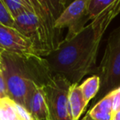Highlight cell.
<instances>
[{
	"label": "cell",
	"instance_id": "obj_2",
	"mask_svg": "<svg viewBox=\"0 0 120 120\" xmlns=\"http://www.w3.org/2000/svg\"><path fill=\"white\" fill-rule=\"evenodd\" d=\"M0 53L8 98L24 108L30 92L47 85L53 75L46 59L37 54Z\"/></svg>",
	"mask_w": 120,
	"mask_h": 120
},
{
	"label": "cell",
	"instance_id": "obj_12",
	"mask_svg": "<svg viewBox=\"0 0 120 120\" xmlns=\"http://www.w3.org/2000/svg\"><path fill=\"white\" fill-rule=\"evenodd\" d=\"M4 2L13 19L23 12L32 10L31 0H4Z\"/></svg>",
	"mask_w": 120,
	"mask_h": 120
},
{
	"label": "cell",
	"instance_id": "obj_10",
	"mask_svg": "<svg viewBox=\"0 0 120 120\" xmlns=\"http://www.w3.org/2000/svg\"><path fill=\"white\" fill-rule=\"evenodd\" d=\"M113 90L94 105L87 113L95 120H112L113 113Z\"/></svg>",
	"mask_w": 120,
	"mask_h": 120
},
{
	"label": "cell",
	"instance_id": "obj_14",
	"mask_svg": "<svg viewBox=\"0 0 120 120\" xmlns=\"http://www.w3.org/2000/svg\"><path fill=\"white\" fill-rule=\"evenodd\" d=\"M0 24L9 27L14 26V19L6 8L4 0H0Z\"/></svg>",
	"mask_w": 120,
	"mask_h": 120
},
{
	"label": "cell",
	"instance_id": "obj_8",
	"mask_svg": "<svg viewBox=\"0 0 120 120\" xmlns=\"http://www.w3.org/2000/svg\"><path fill=\"white\" fill-rule=\"evenodd\" d=\"M24 109L28 112L32 119H49V112L44 87L36 86L30 92Z\"/></svg>",
	"mask_w": 120,
	"mask_h": 120
},
{
	"label": "cell",
	"instance_id": "obj_3",
	"mask_svg": "<svg viewBox=\"0 0 120 120\" xmlns=\"http://www.w3.org/2000/svg\"><path fill=\"white\" fill-rule=\"evenodd\" d=\"M95 72L100 77V88L94 103L120 87V26L110 33L101 62Z\"/></svg>",
	"mask_w": 120,
	"mask_h": 120
},
{
	"label": "cell",
	"instance_id": "obj_9",
	"mask_svg": "<svg viewBox=\"0 0 120 120\" xmlns=\"http://www.w3.org/2000/svg\"><path fill=\"white\" fill-rule=\"evenodd\" d=\"M69 111L72 120H78L88 104L86 102L79 84L72 85L68 95Z\"/></svg>",
	"mask_w": 120,
	"mask_h": 120
},
{
	"label": "cell",
	"instance_id": "obj_5",
	"mask_svg": "<svg viewBox=\"0 0 120 120\" xmlns=\"http://www.w3.org/2000/svg\"><path fill=\"white\" fill-rule=\"evenodd\" d=\"M13 28L32 42L37 55L45 58L53 51L43 22L34 12L33 8L16 17Z\"/></svg>",
	"mask_w": 120,
	"mask_h": 120
},
{
	"label": "cell",
	"instance_id": "obj_18",
	"mask_svg": "<svg viewBox=\"0 0 120 120\" xmlns=\"http://www.w3.org/2000/svg\"><path fill=\"white\" fill-rule=\"evenodd\" d=\"M82 120H95V119H94V118H92L91 117H90V115L88 114V113H86V116L84 117V118H82Z\"/></svg>",
	"mask_w": 120,
	"mask_h": 120
},
{
	"label": "cell",
	"instance_id": "obj_17",
	"mask_svg": "<svg viewBox=\"0 0 120 120\" xmlns=\"http://www.w3.org/2000/svg\"><path fill=\"white\" fill-rule=\"evenodd\" d=\"M112 120H120V111H118L116 113H113Z\"/></svg>",
	"mask_w": 120,
	"mask_h": 120
},
{
	"label": "cell",
	"instance_id": "obj_16",
	"mask_svg": "<svg viewBox=\"0 0 120 120\" xmlns=\"http://www.w3.org/2000/svg\"><path fill=\"white\" fill-rule=\"evenodd\" d=\"M113 113L120 111V87L113 90Z\"/></svg>",
	"mask_w": 120,
	"mask_h": 120
},
{
	"label": "cell",
	"instance_id": "obj_7",
	"mask_svg": "<svg viewBox=\"0 0 120 120\" xmlns=\"http://www.w3.org/2000/svg\"><path fill=\"white\" fill-rule=\"evenodd\" d=\"M0 51L17 54H36L32 42L13 27L0 24Z\"/></svg>",
	"mask_w": 120,
	"mask_h": 120
},
{
	"label": "cell",
	"instance_id": "obj_6",
	"mask_svg": "<svg viewBox=\"0 0 120 120\" xmlns=\"http://www.w3.org/2000/svg\"><path fill=\"white\" fill-rule=\"evenodd\" d=\"M88 0H77L71 3L60 14L55 22V28L60 30L65 27L68 29L65 40L75 37L84 27L88 20Z\"/></svg>",
	"mask_w": 120,
	"mask_h": 120
},
{
	"label": "cell",
	"instance_id": "obj_19",
	"mask_svg": "<svg viewBox=\"0 0 120 120\" xmlns=\"http://www.w3.org/2000/svg\"><path fill=\"white\" fill-rule=\"evenodd\" d=\"M4 69V65H3V61H2V56L0 53V71H3Z\"/></svg>",
	"mask_w": 120,
	"mask_h": 120
},
{
	"label": "cell",
	"instance_id": "obj_20",
	"mask_svg": "<svg viewBox=\"0 0 120 120\" xmlns=\"http://www.w3.org/2000/svg\"><path fill=\"white\" fill-rule=\"evenodd\" d=\"M32 120H35V119H32ZM43 120H49V119H43Z\"/></svg>",
	"mask_w": 120,
	"mask_h": 120
},
{
	"label": "cell",
	"instance_id": "obj_1",
	"mask_svg": "<svg viewBox=\"0 0 120 120\" xmlns=\"http://www.w3.org/2000/svg\"><path fill=\"white\" fill-rule=\"evenodd\" d=\"M120 12V0L86 26L75 37L63 40L58 48L45 57L53 75H60L78 84L86 75L95 72L102 36L113 19Z\"/></svg>",
	"mask_w": 120,
	"mask_h": 120
},
{
	"label": "cell",
	"instance_id": "obj_11",
	"mask_svg": "<svg viewBox=\"0 0 120 120\" xmlns=\"http://www.w3.org/2000/svg\"><path fill=\"white\" fill-rule=\"evenodd\" d=\"M81 90L84 96L86 102L89 104V102L92 99L95 98L98 95L100 88V80L97 75H93L90 77L86 79L80 85Z\"/></svg>",
	"mask_w": 120,
	"mask_h": 120
},
{
	"label": "cell",
	"instance_id": "obj_13",
	"mask_svg": "<svg viewBox=\"0 0 120 120\" xmlns=\"http://www.w3.org/2000/svg\"><path fill=\"white\" fill-rule=\"evenodd\" d=\"M115 0H88L87 14L90 20H94L109 8Z\"/></svg>",
	"mask_w": 120,
	"mask_h": 120
},
{
	"label": "cell",
	"instance_id": "obj_4",
	"mask_svg": "<svg viewBox=\"0 0 120 120\" xmlns=\"http://www.w3.org/2000/svg\"><path fill=\"white\" fill-rule=\"evenodd\" d=\"M72 83L60 75H53L44 86L49 120H72L69 111L68 95Z\"/></svg>",
	"mask_w": 120,
	"mask_h": 120
},
{
	"label": "cell",
	"instance_id": "obj_15",
	"mask_svg": "<svg viewBox=\"0 0 120 120\" xmlns=\"http://www.w3.org/2000/svg\"><path fill=\"white\" fill-rule=\"evenodd\" d=\"M5 98H8L7 85H6V82L5 79H4L3 71H0V100Z\"/></svg>",
	"mask_w": 120,
	"mask_h": 120
}]
</instances>
